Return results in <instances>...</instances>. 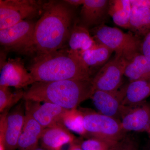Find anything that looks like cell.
Returning a JSON list of instances; mask_svg holds the SVG:
<instances>
[{
  "instance_id": "8992f818",
  "label": "cell",
  "mask_w": 150,
  "mask_h": 150,
  "mask_svg": "<svg viewBox=\"0 0 150 150\" xmlns=\"http://www.w3.org/2000/svg\"><path fill=\"white\" fill-rule=\"evenodd\" d=\"M45 2L36 0H0V30L40 15Z\"/></svg>"
},
{
  "instance_id": "484cf974",
  "label": "cell",
  "mask_w": 150,
  "mask_h": 150,
  "mask_svg": "<svg viewBox=\"0 0 150 150\" xmlns=\"http://www.w3.org/2000/svg\"><path fill=\"white\" fill-rule=\"evenodd\" d=\"M138 142L132 136L127 135L118 142L112 150H139Z\"/></svg>"
},
{
  "instance_id": "6da1fadb",
  "label": "cell",
  "mask_w": 150,
  "mask_h": 150,
  "mask_svg": "<svg viewBox=\"0 0 150 150\" xmlns=\"http://www.w3.org/2000/svg\"><path fill=\"white\" fill-rule=\"evenodd\" d=\"M74 17L71 6L64 1L45 2L35 24L30 55L49 54L66 47Z\"/></svg>"
},
{
  "instance_id": "52a82bcc",
  "label": "cell",
  "mask_w": 150,
  "mask_h": 150,
  "mask_svg": "<svg viewBox=\"0 0 150 150\" xmlns=\"http://www.w3.org/2000/svg\"><path fill=\"white\" fill-rule=\"evenodd\" d=\"M36 22L23 21L5 29L0 30V43L6 51L30 55Z\"/></svg>"
},
{
  "instance_id": "44dd1931",
  "label": "cell",
  "mask_w": 150,
  "mask_h": 150,
  "mask_svg": "<svg viewBox=\"0 0 150 150\" xmlns=\"http://www.w3.org/2000/svg\"><path fill=\"white\" fill-rule=\"evenodd\" d=\"M124 76L129 82L150 79V61L141 53H138L126 66Z\"/></svg>"
},
{
  "instance_id": "4316f807",
  "label": "cell",
  "mask_w": 150,
  "mask_h": 150,
  "mask_svg": "<svg viewBox=\"0 0 150 150\" xmlns=\"http://www.w3.org/2000/svg\"><path fill=\"white\" fill-rule=\"evenodd\" d=\"M141 53L150 61V33L142 40Z\"/></svg>"
},
{
  "instance_id": "cb8c5ba5",
  "label": "cell",
  "mask_w": 150,
  "mask_h": 150,
  "mask_svg": "<svg viewBox=\"0 0 150 150\" xmlns=\"http://www.w3.org/2000/svg\"><path fill=\"white\" fill-rule=\"evenodd\" d=\"M24 91L18 89L12 92L8 87L0 86V112L8 110L21 99H23Z\"/></svg>"
},
{
  "instance_id": "e0dca14e",
  "label": "cell",
  "mask_w": 150,
  "mask_h": 150,
  "mask_svg": "<svg viewBox=\"0 0 150 150\" xmlns=\"http://www.w3.org/2000/svg\"><path fill=\"white\" fill-rule=\"evenodd\" d=\"M67 44V48L70 51L79 55L93 48L97 43L88 29L75 23L70 31Z\"/></svg>"
},
{
  "instance_id": "8fae6325",
  "label": "cell",
  "mask_w": 150,
  "mask_h": 150,
  "mask_svg": "<svg viewBox=\"0 0 150 150\" xmlns=\"http://www.w3.org/2000/svg\"><path fill=\"white\" fill-rule=\"evenodd\" d=\"M35 83L21 58H9L1 66L0 86L21 89Z\"/></svg>"
},
{
  "instance_id": "f546056e",
  "label": "cell",
  "mask_w": 150,
  "mask_h": 150,
  "mask_svg": "<svg viewBox=\"0 0 150 150\" xmlns=\"http://www.w3.org/2000/svg\"><path fill=\"white\" fill-rule=\"evenodd\" d=\"M68 150H83L80 144V141L76 140L74 143L71 144Z\"/></svg>"
},
{
  "instance_id": "ac0fdd59",
  "label": "cell",
  "mask_w": 150,
  "mask_h": 150,
  "mask_svg": "<svg viewBox=\"0 0 150 150\" xmlns=\"http://www.w3.org/2000/svg\"><path fill=\"white\" fill-rule=\"evenodd\" d=\"M113 52L107 46L97 43L93 48L84 51L79 56L92 74L93 70L100 69L105 64Z\"/></svg>"
},
{
  "instance_id": "7c38bea8",
  "label": "cell",
  "mask_w": 150,
  "mask_h": 150,
  "mask_svg": "<svg viewBox=\"0 0 150 150\" xmlns=\"http://www.w3.org/2000/svg\"><path fill=\"white\" fill-rule=\"evenodd\" d=\"M24 102L25 112L29 113L44 129L64 124L63 118L68 110L50 103L41 104L40 102L32 100H24Z\"/></svg>"
},
{
  "instance_id": "3957f363",
  "label": "cell",
  "mask_w": 150,
  "mask_h": 150,
  "mask_svg": "<svg viewBox=\"0 0 150 150\" xmlns=\"http://www.w3.org/2000/svg\"><path fill=\"white\" fill-rule=\"evenodd\" d=\"M92 79L35 82L24 91L23 100L50 103L67 110L77 108L94 92Z\"/></svg>"
},
{
  "instance_id": "2e32d148",
  "label": "cell",
  "mask_w": 150,
  "mask_h": 150,
  "mask_svg": "<svg viewBox=\"0 0 150 150\" xmlns=\"http://www.w3.org/2000/svg\"><path fill=\"white\" fill-rule=\"evenodd\" d=\"M44 129L29 113L25 112L24 125L19 139L18 150H34L38 146Z\"/></svg>"
},
{
  "instance_id": "f1b7e54d",
  "label": "cell",
  "mask_w": 150,
  "mask_h": 150,
  "mask_svg": "<svg viewBox=\"0 0 150 150\" xmlns=\"http://www.w3.org/2000/svg\"><path fill=\"white\" fill-rule=\"evenodd\" d=\"M85 0H66L64 1L65 3L71 7H78L81 5L82 6Z\"/></svg>"
},
{
  "instance_id": "d4e9b609",
  "label": "cell",
  "mask_w": 150,
  "mask_h": 150,
  "mask_svg": "<svg viewBox=\"0 0 150 150\" xmlns=\"http://www.w3.org/2000/svg\"><path fill=\"white\" fill-rule=\"evenodd\" d=\"M118 142L91 138L80 141V144L83 150H112Z\"/></svg>"
},
{
  "instance_id": "30bf717a",
  "label": "cell",
  "mask_w": 150,
  "mask_h": 150,
  "mask_svg": "<svg viewBox=\"0 0 150 150\" xmlns=\"http://www.w3.org/2000/svg\"><path fill=\"white\" fill-rule=\"evenodd\" d=\"M127 84L115 91H95L91 98L98 112L121 120L125 108L123 103Z\"/></svg>"
},
{
  "instance_id": "277c9868",
  "label": "cell",
  "mask_w": 150,
  "mask_h": 150,
  "mask_svg": "<svg viewBox=\"0 0 150 150\" xmlns=\"http://www.w3.org/2000/svg\"><path fill=\"white\" fill-rule=\"evenodd\" d=\"M89 31L97 43L107 46L115 52V55L128 62L141 53L142 40L132 33H124L105 24L93 28Z\"/></svg>"
},
{
  "instance_id": "1f68e13d",
  "label": "cell",
  "mask_w": 150,
  "mask_h": 150,
  "mask_svg": "<svg viewBox=\"0 0 150 150\" xmlns=\"http://www.w3.org/2000/svg\"><path fill=\"white\" fill-rule=\"evenodd\" d=\"M149 136L150 138V134H149Z\"/></svg>"
},
{
  "instance_id": "d6986e66",
  "label": "cell",
  "mask_w": 150,
  "mask_h": 150,
  "mask_svg": "<svg viewBox=\"0 0 150 150\" xmlns=\"http://www.w3.org/2000/svg\"><path fill=\"white\" fill-rule=\"evenodd\" d=\"M150 96V79L129 82L127 84L123 105L132 106L145 101Z\"/></svg>"
},
{
  "instance_id": "ffe728a7",
  "label": "cell",
  "mask_w": 150,
  "mask_h": 150,
  "mask_svg": "<svg viewBox=\"0 0 150 150\" xmlns=\"http://www.w3.org/2000/svg\"><path fill=\"white\" fill-rule=\"evenodd\" d=\"M130 30L139 37L150 33V7L131 6Z\"/></svg>"
},
{
  "instance_id": "5b68a950",
  "label": "cell",
  "mask_w": 150,
  "mask_h": 150,
  "mask_svg": "<svg viewBox=\"0 0 150 150\" xmlns=\"http://www.w3.org/2000/svg\"><path fill=\"white\" fill-rule=\"evenodd\" d=\"M83 116V124L87 138H94L118 142L126 136L121 121L88 108H79Z\"/></svg>"
},
{
  "instance_id": "603a6c76",
  "label": "cell",
  "mask_w": 150,
  "mask_h": 150,
  "mask_svg": "<svg viewBox=\"0 0 150 150\" xmlns=\"http://www.w3.org/2000/svg\"><path fill=\"white\" fill-rule=\"evenodd\" d=\"M63 123L69 131L87 138V133L84 126L83 114L80 109L77 108L67 110L64 115Z\"/></svg>"
},
{
  "instance_id": "83f0119b",
  "label": "cell",
  "mask_w": 150,
  "mask_h": 150,
  "mask_svg": "<svg viewBox=\"0 0 150 150\" xmlns=\"http://www.w3.org/2000/svg\"><path fill=\"white\" fill-rule=\"evenodd\" d=\"M131 6L150 7V0H130Z\"/></svg>"
},
{
  "instance_id": "9a60e30c",
  "label": "cell",
  "mask_w": 150,
  "mask_h": 150,
  "mask_svg": "<svg viewBox=\"0 0 150 150\" xmlns=\"http://www.w3.org/2000/svg\"><path fill=\"white\" fill-rule=\"evenodd\" d=\"M76 140L64 124H59L44 129L39 142L45 150H62L65 145L72 144Z\"/></svg>"
},
{
  "instance_id": "5bb4252c",
  "label": "cell",
  "mask_w": 150,
  "mask_h": 150,
  "mask_svg": "<svg viewBox=\"0 0 150 150\" xmlns=\"http://www.w3.org/2000/svg\"><path fill=\"white\" fill-rule=\"evenodd\" d=\"M109 4L108 0H85L79 24L88 29L105 24L109 16Z\"/></svg>"
},
{
  "instance_id": "ba28073f",
  "label": "cell",
  "mask_w": 150,
  "mask_h": 150,
  "mask_svg": "<svg viewBox=\"0 0 150 150\" xmlns=\"http://www.w3.org/2000/svg\"><path fill=\"white\" fill-rule=\"evenodd\" d=\"M129 62L115 55L100 69L92 79L95 91H112L123 86V76Z\"/></svg>"
},
{
  "instance_id": "7402d4cb",
  "label": "cell",
  "mask_w": 150,
  "mask_h": 150,
  "mask_svg": "<svg viewBox=\"0 0 150 150\" xmlns=\"http://www.w3.org/2000/svg\"><path fill=\"white\" fill-rule=\"evenodd\" d=\"M131 10L130 0L109 1V16L118 26L130 30Z\"/></svg>"
},
{
  "instance_id": "7a4b0ae2",
  "label": "cell",
  "mask_w": 150,
  "mask_h": 150,
  "mask_svg": "<svg viewBox=\"0 0 150 150\" xmlns=\"http://www.w3.org/2000/svg\"><path fill=\"white\" fill-rule=\"evenodd\" d=\"M28 70L35 82L92 79L80 56L67 46L54 53L33 57Z\"/></svg>"
},
{
  "instance_id": "4dcf8cb0",
  "label": "cell",
  "mask_w": 150,
  "mask_h": 150,
  "mask_svg": "<svg viewBox=\"0 0 150 150\" xmlns=\"http://www.w3.org/2000/svg\"><path fill=\"white\" fill-rule=\"evenodd\" d=\"M33 150H46L42 147H40L39 146H38L37 147L35 148Z\"/></svg>"
},
{
  "instance_id": "4fadbf2b",
  "label": "cell",
  "mask_w": 150,
  "mask_h": 150,
  "mask_svg": "<svg viewBox=\"0 0 150 150\" xmlns=\"http://www.w3.org/2000/svg\"><path fill=\"white\" fill-rule=\"evenodd\" d=\"M120 121L126 133L134 131L150 134V103L145 101L134 106H125Z\"/></svg>"
},
{
  "instance_id": "9c48e42d",
  "label": "cell",
  "mask_w": 150,
  "mask_h": 150,
  "mask_svg": "<svg viewBox=\"0 0 150 150\" xmlns=\"http://www.w3.org/2000/svg\"><path fill=\"white\" fill-rule=\"evenodd\" d=\"M1 115L0 136L6 150H16L25 119V102L17 105L10 112L6 110Z\"/></svg>"
}]
</instances>
